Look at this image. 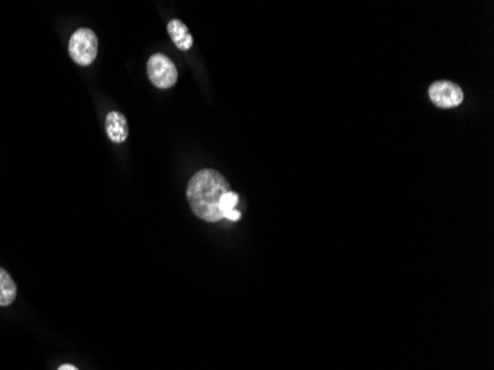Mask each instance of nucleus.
<instances>
[{"mask_svg": "<svg viewBox=\"0 0 494 370\" xmlns=\"http://www.w3.org/2000/svg\"><path fill=\"white\" fill-rule=\"evenodd\" d=\"M228 191V181L218 171L203 169L190 180L187 199L194 215L207 222H218L223 218L219 209L221 199Z\"/></svg>", "mask_w": 494, "mask_h": 370, "instance_id": "obj_1", "label": "nucleus"}, {"mask_svg": "<svg viewBox=\"0 0 494 370\" xmlns=\"http://www.w3.org/2000/svg\"><path fill=\"white\" fill-rule=\"evenodd\" d=\"M68 54L79 66H91L98 54L97 35L91 28H79L70 39Z\"/></svg>", "mask_w": 494, "mask_h": 370, "instance_id": "obj_2", "label": "nucleus"}, {"mask_svg": "<svg viewBox=\"0 0 494 370\" xmlns=\"http://www.w3.org/2000/svg\"><path fill=\"white\" fill-rule=\"evenodd\" d=\"M147 73L149 80L159 89L172 87L178 82V71L175 64L163 54H154L148 59Z\"/></svg>", "mask_w": 494, "mask_h": 370, "instance_id": "obj_3", "label": "nucleus"}, {"mask_svg": "<svg viewBox=\"0 0 494 370\" xmlns=\"http://www.w3.org/2000/svg\"><path fill=\"white\" fill-rule=\"evenodd\" d=\"M429 98L441 109H453L457 107L463 101L462 87L453 82L440 80L432 83L429 87Z\"/></svg>", "mask_w": 494, "mask_h": 370, "instance_id": "obj_4", "label": "nucleus"}, {"mask_svg": "<svg viewBox=\"0 0 494 370\" xmlns=\"http://www.w3.org/2000/svg\"><path fill=\"white\" fill-rule=\"evenodd\" d=\"M106 130L109 138L113 142H117V144L125 142L129 135L126 117L118 111H110L106 117Z\"/></svg>", "mask_w": 494, "mask_h": 370, "instance_id": "obj_5", "label": "nucleus"}, {"mask_svg": "<svg viewBox=\"0 0 494 370\" xmlns=\"http://www.w3.org/2000/svg\"><path fill=\"white\" fill-rule=\"evenodd\" d=\"M168 32L178 49L188 51L192 47V36L181 20H172L168 24Z\"/></svg>", "mask_w": 494, "mask_h": 370, "instance_id": "obj_6", "label": "nucleus"}, {"mask_svg": "<svg viewBox=\"0 0 494 370\" xmlns=\"http://www.w3.org/2000/svg\"><path fill=\"white\" fill-rule=\"evenodd\" d=\"M17 298V285L5 269H0V307L11 305Z\"/></svg>", "mask_w": 494, "mask_h": 370, "instance_id": "obj_7", "label": "nucleus"}, {"mask_svg": "<svg viewBox=\"0 0 494 370\" xmlns=\"http://www.w3.org/2000/svg\"><path fill=\"white\" fill-rule=\"evenodd\" d=\"M237 203H238V196L235 195V192L228 191L227 195H223L222 199H221V203H219V209H221L222 216L226 218V216L230 215L231 212L237 211V209H235Z\"/></svg>", "mask_w": 494, "mask_h": 370, "instance_id": "obj_8", "label": "nucleus"}, {"mask_svg": "<svg viewBox=\"0 0 494 370\" xmlns=\"http://www.w3.org/2000/svg\"><path fill=\"white\" fill-rule=\"evenodd\" d=\"M58 370H79V369L73 364H63V366H59Z\"/></svg>", "mask_w": 494, "mask_h": 370, "instance_id": "obj_9", "label": "nucleus"}]
</instances>
